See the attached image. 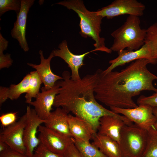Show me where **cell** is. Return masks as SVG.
I'll list each match as a JSON object with an SVG mask.
<instances>
[{
	"mask_svg": "<svg viewBox=\"0 0 157 157\" xmlns=\"http://www.w3.org/2000/svg\"><path fill=\"white\" fill-rule=\"evenodd\" d=\"M117 53L118 56L109 61L110 65L106 69L103 70V73H107L113 71L117 67L124 65L140 59H148L151 61L152 64L154 65L156 64L157 63L153 58L150 47L146 43H144L140 48L136 50L129 51L125 49Z\"/></svg>",
	"mask_w": 157,
	"mask_h": 157,
	"instance_id": "11",
	"label": "cell"
},
{
	"mask_svg": "<svg viewBox=\"0 0 157 157\" xmlns=\"http://www.w3.org/2000/svg\"><path fill=\"white\" fill-rule=\"evenodd\" d=\"M38 131L40 143L54 153L63 154L68 146L73 142L72 137L64 136L44 126H40Z\"/></svg>",
	"mask_w": 157,
	"mask_h": 157,
	"instance_id": "10",
	"label": "cell"
},
{
	"mask_svg": "<svg viewBox=\"0 0 157 157\" xmlns=\"http://www.w3.org/2000/svg\"><path fill=\"white\" fill-rule=\"evenodd\" d=\"M68 123L71 137L85 142L92 140L97 133L88 121L79 117L69 114Z\"/></svg>",
	"mask_w": 157,
	"mask_h": 157,
	"instance_id": "17",
	"label": "cell"
},
{
	"mask_svg": "<svg viewBox=\"0 0 157 157\" xmlns=\"http://www.w3.org/2000/svg\"><path fill=\"white\" fill-rule=\"evenodd\" d=\"M133 123L123 115L119 116L106 115L99 119L98 133L109 137L119 144L122 129L125 124Z\"/></svg>",
	"mask_w": 157,
	"mask_h": 157,
	"instance_id": "15",
	"label": "cell"
},
{
	"mask_svg": "<svg viewBox=\"0 0 157 157\" xmlns=\"http://www.w3.org/2000/svg\"><path fill=\"white\" fill-rule=\"evenodd\" d=\"M138 105H147L153 107H157V91L149 96H140L137 99Z\"/></svg>",
	"mask_w": 157,
	"mask_h": 157,
	"instance_id": "28",
	"label": "cell"
},
{
	"mask_svg": "<svg viewBox=\"0 0 157 157\" xmlns=\"http://www.w3.org/2000/svg\"><path fill=\"white\" fill-rule=\"evenodd\" d=\"M32 157H65L63 154L54 153L40 143L35 150Z\"/></svg>",
	"mask_w": 157,
	"mask_h": 157,
	"instance_id": "26",
	"label": "cell"
},
{
	"mask_svg": "<svg viewBox=\"0 0 157 157\" xmlns=\"http://www.w3.org/2000/svg\"><path fill=\"white\" fill-rule=\"evenodd\" d=\"M101 69L74 81L69 72L64 71L53 106L61 107L68 113L89 122L96 131L99 126V119L106 115L119 116L120 115L108 110L99 104L95 98L94 88L98 82Z\"/></svg>",
	"mask_w": 157,
	"mask_h": 157,
	"instance_id": "2",
	"label": "cell"
},
{
	"mask_svg": "<svg viewBox=\"0 0 157 157\" xmlns=\"http://www.w3.org/2000/svg\"><path fill=\"white\" fill-rule=\"evenodd\" d=\"M139 17L129 15L125 22L111 35L114 38L110 49L119 51L126 49L129 51L138 49L144 44L146 29L140 26Z\"/></svg>",
	"mask_w": 157,
	"mask_h": 157,
	"instance_id": "4",
	"label": "cell"
},
{
	"mask_svg": "<svg viewBox=\"0 0 157 157\" xmlns=\"http://www.w3.org/2000/svg\"><path fill=\"white\" fill-rule=\"evenodd\" d=\"M68 115L64 109L57 107L44 120V126L64 136L71 137L68 123Z\"/></svg>",
	"mask_w": 157,
	"mask_h": 157,
	"instance_id": "18",
	"label": "cell"
},
{
	"mask_svg": "<svg viewBox=\"0 0 157 157\" xmlns=\"http://www.w3.org/2000/svg\"><path fill=\"white\" fill-rule=\"evenodd\" d=\"M56 4L63 6L75 12L80 19V34L85 38H91L95 42L94 45L95 51H100L110 53L112 51L105 44V39L100 36L101 25L103 18L96 11L88 10L81 0H67L59 2Z\"/></svg>",
	"mask_w": 157,
	"mask_h": 157,
	"instance_id": "3",
	"label": "cell"
},
{
	"mask_svg": "<svg viewBox=\"0 0 157 157\" xmlns=\"http://www.w3.org/2000/svg\"><path fill=\"white\" fill-rule=\"evenodd\" d=\"M145 8L143 4L136 0H115L96 12L108 19L124 15L140 17L143 15Z\"/></svg>",
	"mask_w": 157,
	"mask_h": 157,
	"instance_id": "6",
	"label": "cell"
},
{
	"mask_svg": "<svg viewBox=\"0 0 157 157\" xmlns=\"http://www.w3.org/2000/svg\"><path fill=\"white\" fill-rule=\"evenodd\" d=\"M17 112H10L2 114L0 116L2 126L6 127L16 122Z\"/></svg>",
	"mask_w": 157,
	"mask_h": 157,
	"instance_id": "27",
	"label": "cell"
},
{
	"mask_svg": "<svg viewBox=\"0 0 157 157\" xmlns=\"http://www.w3.org/2000/svg\"><path fill=\"white\" fill-rule=\"evenodd\" d=\"M30 78L29 81V89L25 96L26 102L30 104L33 98H36L40 92L39 90L42 81L36 71L31 72L29 73Z\"/></svg>",
	"mask_w": 157,
	"mask_h": 157,
	"instance_id": "22",
	"label": "cell"
},
{
	"mask_svg": "<svg viewBox=\"0 0 157 157\" xmlns=\"http://www.w3.org/2000/svg\"><path fill=\"white\" fill-rule=\"evenodd\" d=\"M92 144L108 157H122L119 143L110 138L95 133L92 139Z\"/></svg>",
	"mask_w": 157,
	"mask_h": 157,
	"instance_id": "19",
	"label": "cell"
},
{
	"mask_svg": "<svg viewBox=\"0 0 157 157\" xmlns=\"http://www.w3.org/2000/svg\"><path fill=\"white\" fill-rule=\"evenodd\" d=\"M40 55V63L38 65L28 63L27 64L35 69L41 78L44 88L46 90H49L53 87L57 81L63 79V78L55 74L52 71L50 63L52 58L54 57L52 52L48 57L44 58L43 51H39Z\"/></svg>",
	"mask_w": 157,
	"mask_h": 157,
	"instance_id": "16",
	"label": "cell"
},
{
	"mask_svg": "<svg viewBox=\"0 0 157 157\" xmlns=\"http://www.w3.org/2000/svg\"><path fill=\"white\" fill-rule=\"evenodd\" d=\"M63 155L65 157H82L73 142L68 146Z\"/></svg>",
	"mask_w": 157,
	"mask_h": 157,
	"instance_id": "30",
	"label": "cell"
},
{
	"mask_svg": "<svg viewBox=\"0 0 157 157\" xmlns=\"http://www.w3.org/2000/svg\"><path fill=\"white\" fill-rule=\"evenodd\" d=\"M26 122L25 114L15 123L4 128L0 133V141L6 143L10 148L25 154L26 149L23 136Z\"/></svg>",
	"mask_w": 157,
	"mask_h": 157,
	"instance_id": "9",
	"label": "cell"
},
{
	"mask_svg": "<svg viewBox=\"0 0 157 157\" xmlns=\"http://www.w3.org/2000/svg\"><path fill=\"white\" fill-rule=\"evenodd\" d=\"M35 1L21 0V9L19 13L17 15L16 20L10 33L12 37L18 41L21 48L25 52H27L29 49L26 38L28 14Z\"/></svg>",
	"mask_w": 157,
	"mask_h": 157,
	"instance_id": "12",
	"label": "cell"
},
{
	"mask_svg": "<svg viewBox=\"0 0 157 157\" xmlns=\"http://www.w3.org/2000/svg\"><path fill=\"white\" fill-rule=\"evenodd\" d=\"M30 78V74L28 73L17 84H11L9 87L0 86V106L8 99L12 100H16L22 94L26 93L29 89Z\"/></svg>",
	"mask_w": 157,
	"mask_h": 157,
	"instance_id": "20",
	"label": "cell"
},
{
	"mask_svg": "<svg viewBox=\"0 0 157 157\" xmlns=\"http://www.w3.org/2000/svg\"><path fill=\"white\" fill-rule=\"evenodd\" d=\"M142 157H157V129L154 126L147 131V144Z\"/></svg>",
	"mask_w": 157,
	"mask_h": 157,
	"instance_id": "23",
	"label": "cell"
},
{
	"mask_svg": "<svg viewBox=\"0 0 157 157\" xmlns=\"http://www.w3.org/2000/svg\"><path fill=\"white\" fill-rule=\"evenodd\" d=\"M149 63L152 64L150 60L141 58L133 61L120 72L104 74L101 69L94 88L95 99L110 108L137 107L133 97L143 91H157L153 84L157 76L148 69L147 66Z\"/></svg>",
	"mask_w": 157,
	"mask_h": 157,
	"instance_id": "1",
	"label": "cell"
},
{
	"mask_svg": "<svg viewBox=\"0 0 157 157\" xmlns=\"http://www.w3.org/2000/svg\"><path fill=\"white\" fill-rule=\"evenodd\" d=\"M21 6V0H0V16L10 10L14 11L18 14Z\"/></svg>",
	"mask_w": 157,
	"mask_h": 157,
	"instance_id": "25",
	"label": "cell"
},
{
	"mask_svg": "<svg viewBox=\"0 0 157 157\" xmlns=\"http://www.w3.org/2000/svg\"><path fill=\"white\" fill-rule=\"evenodd\" d=\"M8 41L0 33V53H3L6 50L8 44Z\"/></svg>",
	"mask_w": 157,
	"mask_h": 157,
	"instance_id": "32",
	"label": "cell"
},
{
	"mask_svg": "<svg viewBox=\"0 0 157 157\" xmlns=\"http://www.w3.org/2000/svg\"><path fill=\"white\" fill-rule=\"evenodd\" d=\"M25 115L26 118L23 140L26 149V155L32 157L35 149L40 144V140L37 135L38 129L44 120L41 119L37 115L34 109L27 106Z\"/></svg>",
	"mask_w": 157,
	"mask_h": 157,
	"instance_id": "8",
	"label": "cell"
},
{
	"mask_svg": "<svg viewBox=\"0 0 157 157\" xmlns=\"http://www.w3.org/2000/svg\"><path fill=\"white\" fill-rule=\"evenodd\" d=\"M153 112L154 115L157 119V121L154 124V126L155 129H157V107L153 108Z\"/></svg>",
	"mask_w": 157,
	"mask_h": 157,
	"instance_id": "34",
	"label": "cell"
},
{
	"mask_svg": "<svg viewBox=\"0 0 157 157\" xmlns=\"http://www.w3.org/2000/svg\"><path fill=\"white\" fill-rule=\"evenodd\" d=\"M0 157H28L26 154H22L10 148L0 153Z\"/></svg>",
	"mask_w": 157,
	"mask_h": 157,
	"instance_id": "31",
	"label": "cell"
},
{
	"mask_svg": "<svg viewBox=\"0 0 157 157\" xmlns=\"http://www.w3.org/2000/svg\"><path fill=\"white\" fill-rule=\"evenodd\" d=\"M144 43L150 47L154 59L157 61V23L151 25L146 29Z\"/></svg>",
	"mask_w": 157,
	"mask_h": 157,
	"instance_id": "24",
	"label": "cell"
},
{
	"mask_svg": "<svg viewBox=\"0 0 157 157\" xmlns=\"http://www.w3.org/2000/svg\"><path fill=\"white\" fill-rule=\"evenodd\" d=\"M59 88V81L49 90H46L44 87H42L41 88V92L38 94L35 100L30 103V104L34 107L37 115L42 119L45 120L51 112Z\"/></svg>",
	"mask_w": 157,
	"mask_h": 157,
	"instance_id": "14",
	"label": "cell"
},
{
	"mask_svg": "<svg viewBox=\"0 0 157 157\" xmlns=\"http://www.w3.org/2000/svg\"><path fill=\"white\" fill-rule=\"evenodd\" d=\"M72 139L82 157H108L90 142L84 141L73 138Z\"/></svg>",
	"mask_w": 157,
	"mask_h": 157,
	"instance_id": "21",
	"label": "cell"
},
{
	"mask_svg": "<svg viewBox=\"0 0 157 157\" xmlns=\"http://www.w3.org/2000/svg\"><path fill=\"white\" fill-rule=\"evenodd\" d=\"M9 148L8 144L6 143L0 141V153L5 151Z\"/></svg>",
	"mask_w": 157,
	"mask_h": 157,
	"instance_id": "33",
	"label": "cell"
},
{
	"mask_svg": "<svg viewBox=\"0 0 157 157\" xmlns=\"http://www.w3.org/2000/svg\"><path fill=\"white\" fill-rule=\"evenodd\" d=\"M13 60L11 57V55L9 53L4 54L0 53V69L8 68L12 64Z\"/></svg>",
	"mask_w": 157,
	"mask_h": 157,
	"instance_id": "29",
	"label": "cell"
},
{
	"mask_svg": "<svg viewBox=\"0 0 157 157\" xmlns=\"http://www.w3.org/2000/svg\"><path fill=\"white\" fill-rule=\"evenodd\" d=\"M153 107L147 105L140 104L132 108L110 107L115 113L121 114L140 128L147 131L153 126L157 119L153 114Z\"/></svg>",
	"mask_w": 157,
	"mask_h": 157,
	"instance_id": "7",
	"label": "cell"
},
{
	"mask_svg": "<svg viewBox=\"0 0 157 157\" xmlns=\"http://www.w3.org/2000/svg\"><path fill=\"white\" fill-rule=\"evenodd\" d=\"M147 141V131L135 124H125L119 144L122 157H142Z\"/></svg>",
	"mask_w": 157,
	"mask_h": 157,
	"instance_id": "5",
	"label": "cell"
},
{
	"mask_svg": "<svg viewBox=\"0 0 157 157\" xmlns=\"http://www.w3.org/2000/svg\"><path fill=\"white\" fill-rule=\"evenodd\" d=\"M59 49L52 51L54 57H59L66 63L70 68L72 74L71 78L72 80H78L81 78L79 69L84 65L83 60L85 56L89 53L95 51L94 50L80 55L75 54L72 53L68 48L66 40L63 41L58 45Z\"/></svg>",
	"mask_w": 157,
	"mask_h": 157,
	"instance_id": "13",
	"label": "cell"
}]
</instances>
